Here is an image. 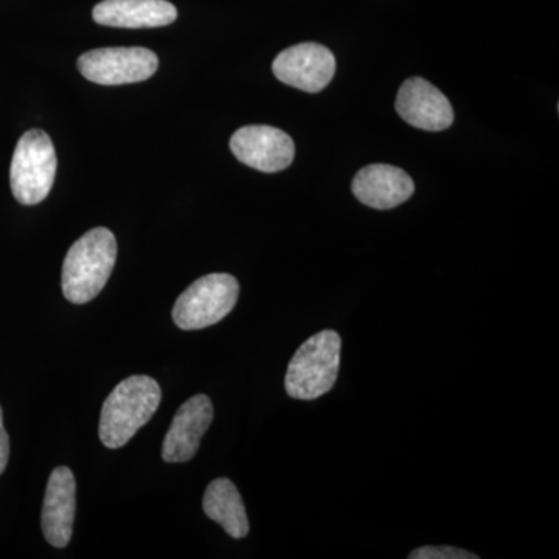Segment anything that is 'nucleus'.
Here are the masks:
<instances>
[{
  "label": "nucleus",
  "instance_id": "f257e3e1",
  "mask_svg": "<svg viewBox=\"0 0 559 559\" xmlns=\"http://www.w3.org/2000/svg\"><path fill=\"white\" fill-rule=\"evenodd\" d=\"M117 241L112 231L97 227L73 242L62 264V294L70 304L84 305L105 288L116 267Z\"/></svg>",
  "mask_w": 559,
  "mask_h": 559
},
{
  "label": "nucleus",
  "instance_id": "f03ea898",
  "mask_svg": "<svg viewBox=\"0 0 559 559\" xmlns=\"http://www.w3.org/2000/svg\"><path fill=\"white\" fill-rule=\"evenodd\" d=\"M160 400V385L153 378L135 374L121 381L103 404V444L110 450L124 447L153 418Z\"/></svg>",
  "mask_w": 559,
  "mask_h": 559
},
{
  "label": "nucleus",
  "instance_id": "7ed1b4c3",
  "mask_svg": "<svg viewBox=\"0 0 559 559\" xmlns=\"http://www.w3.org/2000/svg\"><path fill=\"white\" fill-rule=\"evenodd\" d=\"M342 341L333 330H323L305 341L286 371V393L294 400L311 401L329 393L340 374Z\"/></svg>",
  "mask_w": 559,
  "mask_h": 559
},
{
  "label": "nucleus",
  "instance_id": "20e7f679",
  "mask_svg": "<svg viewBox=\"0 0 559 559\" xmlns=\"http://www.w3.org/2000/svg\"><path fill=\"white\" fill-rule=\"evenodd\" d=\"M57 153L47 132L32 130L22 135L10 168L13 197L24 205H36L49 197L57 175Z\"/></svg>",
  "mask_w": 559,
  "mask_h": 559
},
{
  "label": "nucleus",
  "instance_id": "39448f33",
  "mask_svg": "<svg viewBox=\"0 0 559 559\" xmlns=\"http://www.w3.org/2000/svg\"><path fill=\"white\" fill-rule=\"evenodd\" d=\"M240 283L230 274H209L180 294L173 320L180 330H204L221 322L237 305Z\"/></svg>",
  "mask_w": 559,
  "mask_h": 559
},
{
  "label": "nucleus",
  "instance_id": "423d86ee",
  "mask_svg": "<svg viewBox=\"0 0 559 559\" xmlns=\"http://www.w3.org/2000/svg\"><path fill=\"white\" fill-rule=\"evenodd\" d=\"M159 58L143 47H108L81 55L79 70L84 79L103 86L140 83L157 72Z\"/></svg>",
  "mask_w": 559,
  "mask_h": 559
},
{
  "label": "nucleus",
  "instance_id": "0eeeda50",
  "mask_svg": "<svg viewBox=\"0 0 559 559\" xmlns=\"http://www.w3.org/2000/svg\"><path fill=\"white\" fill-rule=\"evenodd\" d=\"M230 150L241 164L263 173L286 170L296 157L294 140L267 124L240 128L231 135Z\"/></svg>",
  "mask_w": 559,
  "mask_h": 559
},
{
  "label": "nucleus",
  "instance_id": "6e6552de",
  "mask_svg": "<svg viewBox=\"0 0 559 559\" xmlns=\"http://www.w3.org/2000/svg\"><path fill=\"white\" fill-rule=\"evenodd\" d=\"M272 72L288 86L318 94L333 80L336 58L322 44L301 43L283 50L275 58Z\"/></svg>",
  "mask_w": 559,
  "mask_h": 559
},
{
  "label": "nucleus",
  "instance_id": "1a4fd4ad",
  "mask_svg": "<svg viewBox=\"0 0 559 559\" xmlns=\"http://www.w3.org/2000/svg\"><path fill=\"white\" fill-rule=\"evenodd\" d=\"M395 109L401 119L423 131H444L454 123V109L447 95L419 76L404 81Z\"/></svg>",
  "mask_w": 559,
  "mask_h": 559
},
{
  "label": "nucleus",
  "instance_id": "9d476101",
  "mask_svg": "<svg viewBox=\"0 0 559 559\" xmlns=\"http://www.w3.org/2000/svg\"><path fill=\"white\" fill-rule=\"evenodd\" d=\"M213 404L207 395H197L179 407L162 447L168 463L189 462L200 450L202 437L213 421Z\"/></svg>",
  "mask_w": 559,
  "mask_h": 559
},
{
  "label": "nucleus",
  "instance_id": "9b49d317",
  "mask_svg": "<svg viewBox=\"0 0 559 559\" xmlns=\"http://www.w3.org/2000/svg\"><path fill=\"white\" fill-rule=\"evenodd\" d=\"M76 510V484L72 471L60 466L50 474L43 507V532L50 546L68 547Z\"/></svg>",
  "mask_w": 559,
  "mask_h": 559
},
{
  "label": "nucleus",
  "instance_id": "f8f14e48",
  "mask_svg": "<svg viewBox=\"0 0 559 559\" xmlns=\"http://www.w3.org/2000/svg\"><path fill=\"white\" fill-rule=\"evenodd\" d=\"M353 194L371 209L390 210L411 200L415 183L406 171L388 164L367 165L352 183Z\"/></svg>",
  "mask_w": 559,
  "mask_h": 559
},
{
  "label": "nucleus",
  "instance_id": "ddd939ff",
  "mask_svg": "<svg viewBox=\"0 0 559 559\" xmlns=\"http://www.w3.org/2000/svg\"><path fill=\"white\" fill-rule=\"evenodd\" d=\"M92 16L106 27L154 28L173 24L178 10L167 0H103Z\"/></svg>",
  "mask_w": 559,
  "mask_h": 559
},
{
  "label": "nucleus",
  "instance_id": "4468645a",
  "mask_svg": "<svg viewBox=\"0 0 559 559\" xmlns=\"http://www.w3.org/2000/svg\"><path fill=\"white\" fill-rule=\"evenodd\" d=\"M202 507L210 520L218 522L231 538L241 539L248 536V514H246L240 491L235 487L234 481L213 480L205 489Z\"/></svg>",
  "mask_w": 559,
  "mask_h": 559
},
{
  "label": "nucleus",
  "instance_id": "2eb2a0df",
  "mask_svg": "<svg viewBox=\"0 0 559 559\" xmlns=\"http://www.w3.org/2000/svg\"><path fill=\"white\" fill-rule=\"evenodd\" d=\"M411 559H477L476 554H471L457 547L450 546H426L412 551Z\"/></svg>",
  "mask_w": 559,
  "mask_h": 559
},
{
  "label": "nucleus",
  "instance_id": "dca6fc26",
  "mask_svg": "<svg viewBox=\"0 0 559 559\" xmlns=\"http://www.w3.org/2000/svg\"><path fill=\"white\" fill-rule=\"evenodd\" d=\"M10 459V439L5 428H3L2 409H0V474L7 468Z\"/></svg>",
  "mask_w": 559,
  "mask_h": 559
}]
</instances>
